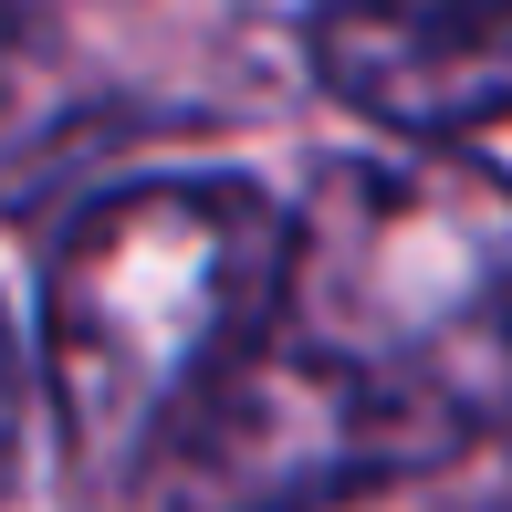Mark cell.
Returning a JSON list of instances; mask_svg holds the SVG:
<instances>
[{
  "label": "cell",
  "mask_w": 512,
  "mask_h": 512,
  "mask_svg": "<svg viewBox=\"0 0 512 512\" xmlns=\"http://www.w3.org/2000/svg\"><path fill=\"white\" fill-rule=\"evenodd\" d=\"M21 418H32V366H21V335L0 314V492L21 481Z\"/></svg>",
  "instance_id": "obj_4"
},
{
  "label": "cell",
  "mask_w": 512,
  "mask_h": 512,
  "mask_svg": "<svg viewBox=\"0 0 512 512\" xmlns=\"http://www.w3.org/2000/svg\"><path fill=\"white\" fill-rule=\"evenodd\" d=\"M32 63H42V11H32V0H0V126L21 115Z\"/></svg>",
  "instance_id": "obj_5"
},
{
  "label": "cell",
  "mask_w": 512,
  "mask_h": 512,
  "mask_svg": "<svg viewBox=\"0 0 512 512\" xmlns=\"http://www.w3.org/2000/svg\"><path fill=\"white\" fill-rule=\"evenodd\" d=\"M283 283L262 178H126L42 262V398L84 512L136 502Z\"/></svg>",
  "instance_id": "obj_2"
},
{
  "label": "cell",
  "mask_w": 512,
  "mask_h": 512,
  "mask_svg": "<svg viewBox=\"0 0 512 512\" xmlns=\"http://www.w3.org/2000/svg\"><path fill=\"white\" fill-rule=\"evenodd\" d=\"M272 335L356 377L450 471L512 429V178L460 147L335 157L283 209Z\"/></svg>",
  "instance_id": "obj_1"
},
{
  "label": "cell",
  "mask_w": 512,
  "mask_h": 512,
  "mask_svg": "<svg viewBox=\"0 0 512 512\" xmlns=\"http://www.w3.org/2000/svg\"><path fill=\"white\" fill-rule=\"evenodd\" d=\"M304 63L398 147L512 126V0H304Z\"/></svg>",
  "instance_id": "obj_3"
}]
</instances>
